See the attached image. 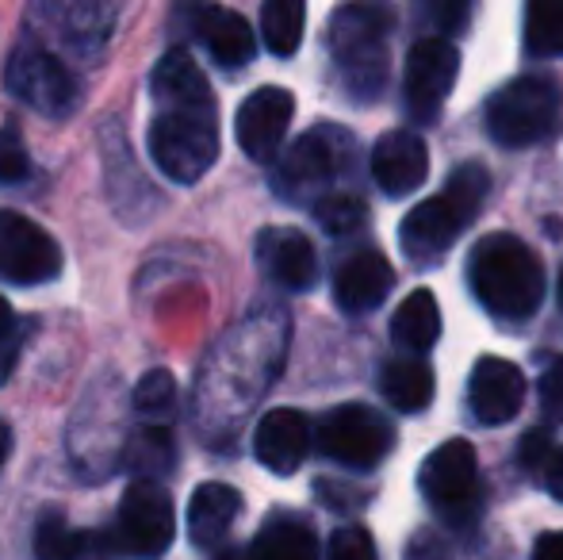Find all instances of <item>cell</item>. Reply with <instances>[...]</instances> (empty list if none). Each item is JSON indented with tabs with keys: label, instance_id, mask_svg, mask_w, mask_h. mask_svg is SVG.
I'll return each mask as SVG.
<instances>
[{
	"label": "cell",
	"instance_id": "cell-32",
	"mask_svg": "<svg viewBox=\"0 0 563 560\" xmlns=\"http://www.w3.org/2000/svg\"><path fill=\"white\" fill-rule=\"evenodd\" d=\"M364 200L353 193H327L322 200H314V219L327 234H353L356 227H364Z\"/></svg>",
	"mask_w": 563,
	"mask_h": 560
},
{
	"label": "cell",
	"instance_id": "cell-31",
	"mask_svg": "<svg viewBox=\"0 0 563 560\" xmlns=\"http://www.w3.org/2000/svg\"><path fill=\"white\" fill-rule=\"evenodd\" d=\"M131 407L146 422H162L165 415L177 407V381H173L169 369H150L131 392Z\"/></svg>",
	"mask_w": 563,
	"mask_h": 560
},
{
	"label": "cell",
	"instance_id": "cell-27",
	"mask_svg": "<svg viewBox=\"0 0 563 560\" xmlns=\"http://www.w3.org/2000/svg\"><path fill=\"white\" fill-rule=\"evenodd\" d=\"M115 15H119V0H69V8L62 12V39L77 54L92 58L112 39Z\"/></svg>",
	"mask_w": 563,
	"mask_h": 560
},
{
	"label": "cell",
	"instance_id": "cell-18",
	"mask_svg": "<svg viewBox=\"0 0 563 560\" xmlns=\"http://www.w3.org/2000/svg\"><path fill=\"white\" fill-rule=\"evenodd\" d=\"M311 449V422L296 407H276L253 430V453L276 476H291Z\"/></svg>",
	"mask_w": 563,
	"mask_h": 560
},
{
	"label": "cell",
	"instance_id": "cell-37",
	"mask_svg": "<svg viewBox=\"0 0 563 560\" xmlns=\"http://www.w3.org/2000/svg\"><path fill=\"white\" fill-rule=\"evenodd\" d=\"M541 407L552 422H563V353L541 376Z\"/></svg>",
	"mask_w": 563,
	"mask_h": 560
},
{
	"label": "cell",
	"instance_id": "cell-24",
	"mask_svg": "<svg viewBox=\"0 0 563 560\" xmlns=\"http://www.w3.org/2000/svg\"><path fill=\"white\" fill-rule=\"evenodd\" d=\"M115 549L112 538L104 534L74 530L62 515H43L35 526V557L38 560H108Z\"/></svg>",
	"mask_w": 563,
	"mask_h": 560
},
{
	"label": "cell",
	"instance_id": "cell-40",
	"mask_svg": "<svg viewBox=\"0 0 563 560\" xmlns=\"http://www.w3.org/2000/svg\"><path fill=\"white\" fill-rule=\"evenodd\" d=\"M533 560H563V530L541 534L533 546Z\"/></svg>",
	"mask_w": 563,
	"mask_h": 560
},
{
	"label": "cell",
	"instance_id": "cell-9",
	"mask_svg": "<svg viewBox=\"0 0 563 560\" xmlns=\"http://www.w3.org/2000/svg\"><path fill=\"white\" fill-rule=\"evenodd\" d=\"M311 438L322 457L345 464V469L368 472L391 453L395 426L368 404H341L322 415V422L314 426Z\"/></svg>",
	"mask_w": 563,
	"mask_h": 560
},
{
	"label": "cell",
	"instance_id": "cell-15",
	"mask_svg": "<svg viewBox=\"0 0 563 560\" xmlns=\"http://www.w3.org/2000/svg\"><path fill=\"white\" fill-rule=\"evenodd\" d=\"M526 404V376L514 361L506 358H479L467 381V407H472L475 422L483 426H503Z\"/></svg>",
	"mask_w": 563,
	"mask_h": 560
},
{
	"label": "cell",
	"instance_id": "cell-5",
	"mask_svg": "<svg viewBox=\"0 0 563 560\" xmlns=\"http://www.w3.org/2000/svg\"><path fill=\"white\" fill-rule=\"evenodd\" d=\"M395 15L379 0H349L330 15L327 46L345 89L356 100H376L387 81V39Z\"/></svg>",
	"mask_w": 563,
	"mask_h": 560
},
{
	"label": "cell",
	"instance_id": "cell-26",
	"mask_svg": "<svg viewBox=\"0 0 563 560\" xmlns=\"http://www.w3.org/2000/svg\"><path fill=\"white\" fill-rule=\"evenodd\" d=\"M379 392H384V399L395 411L418 415L433 404L438 381H433V369L422 358H395L379 373Z\"/></svg>",
	"mask_w": 563,
	"mask_h": 560
},
{
	"label": "cell",
	"instance_id": "cell-16",
	"mask_svg": "<svg viewBox=\"0 0 563 560\" xmlns=\"http://www.w3.org/2000/svg\"><path fill=\"white\" fill-rule=\"evenodd\" d=\"M257 262L265 277L284 292H307L319 281V254L314 242L296 227H268L257 239Z\"/></svg>",
	"mask_w": 563,
	"mask_h": 560
},
{
	"label": "cell",
	"instance_id": "cell-10",
	"mask_svg": "<svg viewBox=\"0 0 563 560\" xmlns=\"http://www.w3.org/2000/svg\"><path fill=\"white\" fill-rule=\"evenodd\" d=\"M177 534V510L173 495L157 480H134L119 499L115 518V549L134 560H154L173 546Z\"/></svg>",
	"mask_w": 563,
	"mask_h": 560
},
{
	"label": "cell",
	"instance_id": "cell-21",
	"mask_svg": "<svg viewBox=\"0 0 563 560\" xmlns=\"http://www.w3.org/2000/svg\"><path fill=\"white\" fill-rule=\"evenodd\" d=\"M196 31H200V43L208 46V54L216 58V66L223 69H242L257 54V39L245 15L230 12V8H203L196 15Z\"/></svg>",
	"mask_w": 563,
	"mask_h": 560
},
{
	"label": "cell",
	"instance_id": "cell-43",
	"mask_svg": "<svg viewBox=\"0 0 563 560\" xmlns=\"http://www.w3.org/2000/svg\"><path fill=\"white\" fill-rule=\"evenodd\" d=\"M560 307H563V273H560Z\"/></svg>",
	"mask_w": 563,
	"mask_h": 560
},
{
	"label": "cell",
	"instance_id": "cell-22",
	"mask_svg": "<svg viewBox=\"0 0 563 560\" xmlns=\"http://www.w3.org/2000/svg\"><path fill=\"white\" fill-rule=\"evenodd\" d=\"M242 515V495L230 484H200L192 492V503H188V538L200 549H211L230 534L234 518Z\"/></svg>",
	"mask_w": 563,
	"mask_h": 560
},
{
	"label": "cell",
	"instance_id": "cell-11",
	"mask_svg": "<svg viewBox=\"0 0 563 560\" xmlns=\"http://www.w3.org/2000/svg\"><path fill=\"white\" fill-rule=\"evenodd\" d=\"M8 89L15 100L31 108V112L46 116V120H66L77 108V81L54 54L43 46L23 43L15 46L12 62H8Z\"/></svg>",
	"mask_w": 563,
	"mask_h": 560
},
{
	"label": "cell",
	"instance_id": "cell-1",
	"mask_svg": "<svg viewBox=\"0 0 563 560\" xmlns=\"http://www.w3.org/2000/svg\"><path fill=\"white\" fill-rule=\"evenodd\" d=\"M157 116L150 123V157L177 185H196L219 157L216 97L185 46H173L154 69Z\"/></svg>",
	"mask_w": 563,
	"mask_h": 560
},
{
	"label": "cell",
	"instance_id": "cell-19",
	"mask_svg": "<svg viewBox=\"0 0 563 560\" xmlns=\"http://www.w3.org/2000/svg\"><path fill=\"white\" fill-rule=\"evenodd\" d=\"M395 284V270L379 250H356L353 257L338 265L334 273V299L341 311L349 315H364L376 311L379 304L387 299Z\"/></svg>",
	"mask_w": 563,
	"mask_h": 560
},
{
	"label": "cell",
	"instance_id": "cell-29",
	"mask_svg": "<svg viewBox=\"0 0 563 560\" xmlns=\"http://www.w3.org/2000/svg\"><path fill=\"white\" fill-rule=\"evenodd\" d=\"M307 0H265L261 4V35L276 58H291L303 43Z\"/></svg>",
	"mask_w": 563,
	"mask_h": 560
},
{
	"label": "cell",
	"instance_id": "cell-6",
	"mask_svg": "<svg viewBox=\"0 0 563 560\" xmlns=\"http://www.w3.org/2000/svg\"><path fill=\"white\" fill-rule=\"evenodd\" d=\"M563 108V89L549 74L514 77L510 85L487 100V131L498 146L521 150L533 146L556 128V116Z\"/></svg>",
	"mask_w": 563,
	"mask_h": 560
},
{
	"label": "cell",
	"instance_id": "cell-20",
	"mask_svg": "<svg viewBox=\"0 0 563 560\" xmlns=\"http://www.w3.org/2000/svg\"><path fill=\"white\" fill-rule=\"evenodd\" d=\"M100 142H104L108 180H115V185H108V188H112V200H115L119 216H123L126 223H142V219H146V208H154V193H150L139 162H134L131 139H123L115 123H108Z\"/></svg>",
	"mask_w": 563,
	"mask_h": 560
},
{
	"label": "cell",
	"instance_id": "cell-36",
	"mask_svg": "<svg viewBox=\"0 0 563 560\" xmlns=\"http://www.w3.org/2000/svg\"><path fill=\"white\" fill-rule=\"evenodd\" d=\"M475 12V0H433V23H438L445 35H460L467 31Z\"/></svg>",
	"mask_w": 563,
	"mask_h": 560
},
{
	"label": "cell",
	"instance_id": "cell-33",
	"mask_svg": "<svg viewBox=\"0 0 563 560\" xmlns=\"http://www.w3.org/2000/svg\"><path fill=\"white\" fill-rule=\"evenodd\" d=\"M31 177V157L12 128H0V185H20Z\"/></svg>",
	"mask_w": 563,
	"mask_h": 560
},
{
	"label": "cell",
	"instance_id": "cell-30",
	"mask_svg": "<svg viewBox=\"0 0 563 560\" xmlns=\"http://www.w3.org/2000/svg\"><path fill=\"white\" fill-rule=\"evenodd\" d=\"M526 54L563 58V0H526Z\"/></svg>",
	"mask_w": 563,
	"mask_h": 560
},
{
	"label": "cell",
	"instance_id": "cell-8",
	"mask_svg": "<svg viewBox=\"0 0 563 560\" xmlns=\"http://www.w3.org/2000/svg\"><path fill=\"white\" fill-rule=\"evenodd\" d=\"M418 487L430 510L445 523H472L483 507V480L472 441L452 438L438 446L418 469Z\"/></svg>",
	"mask_w": 563,
	"mask_h": 560
},
{
	"label": "cell",
	"instance_id": "cell-25",
	"mask_svg": "<svg viewBox=\"0 0 563 560\" xmlns=\"http://www.w3.org/2000/svg\"><path fill=\"white\" fill-rule=\"evenodd\" d=\"M250 560H319V538L314 526L299 515H273L253 546L245 549Z\"/></svg>",
	"mask_w": 563,
	"mask_h": 560
},
{
	"label": "cell",
	"instance_id": "cell-12",
	"mask_svg": "<svg viewBox=\"0 0 563 560\" xmlns=\"http://www.w3.org/2000/svg\"><path fill=\"white\" fill-rule=\"evenodd\" d=\"M460 77V51L449 39H422L410 46L407 74H402V105L418 123H433L445 108L452 85Z\"/></svg>",
	"mask_w": 563,
	"mask_h": 560
},
{
	"label": "cell",
	"instance_id": "cell-4",
	"mask_svg": "<svg viewBox=\"0 0 563 560\" xmlns=\"http://www.w3.org/2000/svg\"><path fill=\"white\" fill-rule=\"evenodd\" d=\"M487 193H490L487 165L464 162L438 196H430V200H422L415 211H407V219H402V227H399L402 254L422 265L445 257L452 250V242L475 223Z\"/></svg>",
	"mask_w": 563,
	"mask_h": 560
},
{
	"label": "cell",
	"instance_id": "cell-28",
	"mask_svg": "<svg viewBox=\"0 0 563 560\" xmlns=\"http://www.w3.org/2000/svg\"><path fill=\"white\" fill-rule=\"evenodd\" d=\"M173 433L162 422H142L131 438L123 441V464L131 472H139V480H154L157 472L173 469Z\"/></svg>",
	"mask_w": 563,
	"mask_h": 560
},
{
	"label": "cell",
	"instance_id": "cell-38",
	"mask_svg": "<svg viewBox=\"0 0 563 560\" xmlns=\"http://www.w3.org/2000/svg\"><path fill=\"white\" fill-rule=\"evenodd\" d=\"M549 457H552V438H549V430H529L526 438H521V446H518V464H521L526 472H541Z\"/></svg>",
	"mask_w": 563,
	"mask_h": 560
},
{
	"label": "cell",
	"instance_id": "cell-17",
	"mask_svg": "<svg viewBox=\"0 0 563 560\" xmlns=\"http://www.w3.org/2000/svg\"><path fill=\"white\" fill-rule=\"evenodd\" d=\"M430 173V150L415 131H387L372 146V180L384 188L391 200L418 193Z\"/></svg>",
	"mask_w": 563,
	"mask_h": 560
},
{
	"label": "cell",
	"instance_id": "cell-3",
	"mask_svg": "<svg viewBox=\"0 0 563 560\" xmlns=\"http://www.w3.org/2000/svg\"><path fill=\"white\" fill-rule=\"evenodd\" d=\"M475 299L503 322H526L544 299V265L518 234H487L467 254Z\"/></svg>",
	"mask_w": 563,
	"mask_h": 560
},
{
	"label": "cell",
	"instance_id": "cell-2",
	"mask_svg": "<svg viewBox=\"0 0 563 560\" xmlns=\"http://www.w3.org/2000/svg\"><path fill=\"white\" fill-rule=\"evenodd\" d=\"M284 315L268 311L230 330V338L208 358L196 384V419L203 433H230L238 415L257 404L284 358Z\"/></svg>",
	"mask_w": 563,
	"mask_h": 560
},
{
	"label": "cell",
	"instance_id": "cell-7",
	"mask_svg": "<svg viewBox=\"0 0 563 560\" xmlns=\"http://www.w3.org/2000/svg\"><path fill=\"white\" fill-rule=\"evenodd\" d=\"M353 162V139L341 128H311L296 139V146L284 150L276 165V193L284 200H322L330 188L345 177Z\"/></svg>",
	"mask_w": 563,
	"mask_h": 560
},
{
	"label": "cell",
	"instance_id": "cell-13",
	"mask_svg": "<svg viewBox=\"0 0 563 560\" xmlns=\"http://www.w3.org/2000/svg\"><path fill=\"white\" fill-rule=\"evenodd\" d=\"M58 273V242L20 211H0V277L12 284H51Z\"/></svg>",
	"mask_w": 563,
	"mask_h": 560
},
{
	"label": "cell",
	"instance_id": "cell-34",
	"mask_svg": "<svg viewBox=\"0 0 563 560\" xmlns=\"http://www.w3.org/2000/svg\"><path fill=\"white\" fill-rule=\"evenodd\" d=\"M327 560H379L376 557V541L364 526H341L330 538Z\"/></svg>",
	"mask_w": 563,
	"mask_h": 560
},
{
	"label": "cell",
	"instance_id": "cell-14",
	"mask_svg": "<svg viewBox=\"0 0 563 560\" xmlns=\"http://www.w3.org/2000/svg\"><path fill=\"white\" fill-rule=\"evenodd\" d=\"M291 116H296V97L280 85H261L250 97L242 100L234 120L238 146L245 150V157L253 162H273L284 146V135L291 128Z\"/></svg>",
	"mask_w": 563,
	"mask_h": 560
},
{
	"label": "cell",
	"instance_id": "cell-41",
	"mask_svg": "<svg viewBox=\"0 0 563 560\" xmlns=\"http://www.w3.org/2000/svg\"><path fill=\"white\" fill-rule=\"evenodd\" d=\"M8 457H12V426L0 419V469H4Z\"/></svg>",
	"mask_w": 563,
	"mask_h": 560
},
{
	"label": "cell",
	"instance_id": "cell-23",
	"mask_svg": "<svg viewBox=\"0 0 563 560\" xmlns=\"http://www.w3.org/2000/svg\"><path fill=\"white\" fill-rule=\"evenodd\" d=\"M391 338L402 353L410 358H422L426 350H433L441 338V307L438 296L430 288H418L395 307L391 315Z\"/></svg>",
	"mask_w": 563,
	"mask_h": 560
},
{
	"label": "cell",
	"instance_id": "cell-39",
	"mask_svg": "<svg viewBox=\"0 0 563 560\" xmlns=\"http://www.w3.org/2000/svg\"><path fill=\"white\" fill-rule=\"evenodd\" d=\"M541 476H544V487H549L552 499L563 503V449H552V457L544 461Z\"/></svg>",
	"mask_w": 563,
	"mask_h": 560
},
{
	"label": "cell",
	"instance_id": "cell-35",
	"mask_svg": "<svg viewBox=\"0 0 563 560\" xmlns=\"http://www.w3.org/2000/svg\"><path fill=\"white\" fill-rule=\"evenodd\" d=\"M20 342H23L20 319H15L12 304H8V299L0 296V384H4L8 376H12L15 358H20Z\"/></svg>",
	"mask_w": 563,
	"mask_h": 560
},
{
	"label": "cell",
	"instance_id": "cell-42",
	"mask_svg": "<svg viewBox=\"0 0 563 560\" xmlns=\"http://www.w3.org/2000/svg\"><path fill=\"white\" fill-rule=\"evenodd\" d=\"M216 560H250V557H245V549H223Z\"/></svg>",
	"mask_w": 563,
	"mask_h": 560
}]
</instances>
